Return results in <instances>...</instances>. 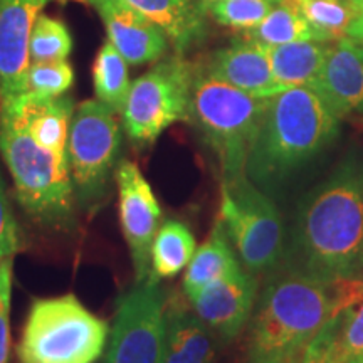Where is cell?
<instances>
[{"label":"cell","mask_w":363,"mask_h":363,"mask_svg":"<svg viewBox=\"0 0 363 363\" xmlns=\"http://www.w3.org/2000/svg\"><path fill=\"white\" fill-rule=\"evenodd\" d=\"M281 266L323 283L363 278V167L355 157L299 201Z\"/></svg>","instance_id":"obj_1"},{"label":"cell","mask_w":363,"mask_h":363,"mask_svg":"<svg viewBox=\"0 0 363 363\" xmlns=\"http://www.w3.org/2000/svg\"><path fill=\"white\" fill-rule=\"evenodd\" d=\"M337 303V283L279 266L267 274L247 325V363H305Z\"/></svg>","instance_id":"obj_2"},{"label":"cell","mask_w":363,"mask_h":363,"mask_svg":"<svg viewBox=\"0 0 363 363\" xmlns=\"http://www.w3.org/2000/svg\"><path fill=\"white\" fill-rule=\"evenodd\" d=\"M340 120L313 88H289L267 101L249 152L246 174L266 194L276 192L337 140Z\"/></svg>","instance_id":"obj_3"},{"label":"cell","mask_w":363,"mask_h":363,"mask_svg":"<svg viewBox=\"0 0 363 363\" xmlns=\"http://www.w3.org/2000/svg\"><path fill=\"white\" fill-rule=\"evenodd\" d=\"M0 153L26 214L45 229H71L76 194L69 155L40 147L7 103H0Z\"/></svg>","instance_id":"obj_4"},{"label":"cell","mask_w":363,"mask_h":363,"mask_svg":"<svg viewBox=\"0 0 363 363\" xmlns=\"http://www.w3.org/2000/svg\"><path fill=\"white\" fill-rule=\"evenodd\" d=\"M267 101L212 78L195 65L189 121L216 153L222 177L246 174Z\"/></svg>","instance_id":"obj_5"},{"label":"cell","mask_w":363,"mask_h":363,"mask_svg":"<svg viewBox=\"0 0 363 363\" xmlns=\"http://www.w3.org/2000/svg\"><path fill=\"white\" fill-rule=\"evenodd\" d=\"M110 326L74 294L35 299L17 355L22 363H94L106 347Z\"/></svg>","instance_id":"obj_6"},{"label":"cell","mask_w":363,"mask_h":363,"mask_svg":"<svg viewBox=\"0 0 363 363\" xmlns=\"http://www.w3.org/2000/svg\"><path fill=\"white\" fill-rule=\"evenodd\" d=\"M240 264L254 276L269 274L283 262V219L264 190L247 174L222 177L219 219Z\"/></svg>","instance_id":"obj_7"},{"label":"cell","mask_w":363,"mask_h":363,"mask_svg":"<svg viewBox=\"0 0 363 363\" xmlns=\"http://www.w3.org/2000/svg\"><path fill=\"white\" fill-rule=\"evenodd\" d=\"M194 71L195 65L184 54H174L131 83L121 111L123 128L131 142L150 147L172 125L189 121Z\"/></svg>","instance_id":"obj_8"},{"label":"cell","mask_w":363,"mask_h":363,"mask_svg":"<svg viewBox=\"0 0 363 363\" xmlns=\"http://www.w3.org/2000/svg\"><path fill=\"white\" fill-rule=\"evenodd\" d=\"M116 115L99 99H86L72 116L67 155L76 201L88 212L106 197L115 170L121 145Z\"/></svg>","instance_id":"obj_9"},{"label":"cell","mask_w":363,"mask_h":363,"mask_svg":"<svg viewBox=\"0 0 363 363\" xmlns=\"http://www.w3.org/2000/svg\"><path fill=\"white\" fill-rule=\"evenodd\" d=\"M165 343V298L148 276L118 299L106 363H163Z\"/></svg>","instance_id":"obj_10"},{"label":"cell","mask_w":363,"mask_h":363,"mask_svg":"<svg viewBox=\"0 0 363 363\" xmlns=\"http://www.w3.org/2000/svg\"><path fill=\"white\" fill-rule=\"evenodd\" d=\"M116 184L121 230L133 261L136 283H142L152 272V246L160 230L162 208L136 163H120Z\"/></svg>","instance_id":"obj_11"},{"label":"cell","mask_w":363,"mask_h":363,"mask_svg":"<svg viewBox=\"0 0 363 363\" xmlns=\"http://www.w3.org/2000/svg\"><path fill=\"white\" fill-rule=\"evenodd\" d=\"M259 281L246 269L206 286L189 298L192 310L222 342H233L249 325Z\"/></svg>","instance_id":"obj_12"},{"label":"cell","mask_w":363,"mask_h":363,"mask_svg":"<svg viewBox=\"0 0 363 363\" xmlns=\"http://www.w3.org/2000/svg\"><path fill=\"white\" fill-rule=\"evenodd\" d=\"M51 2L69 0H0V99L27 91L30 33L35 19Z\"/></svg>","instance_id":"obj_13"},{"label":"cell","mask_w":363,"mask_h":363,"mask_svg":"<svg viewBox=\"0 0 363 363\" xmlns=\"http://www.w3.org/2000/svg\"><path fill=\"white\" fill-rule=\"evenodd\" d=\"M106 27L108 40L128 65L138 66L160 61L169 49L165 30L135 11L125 0H86Z\"/></svg>","instance_id":"obj_14"},{"label":"cell","mask_w":363,"mask_h":363,"mask_svg":"<svg viewBox=\"0 0 363 363\" xmlns=\"http://www.w3.org/2000/svg\"><path fill=\"white\" fill-rule=\"evenodd\" d=\"M201 69L212 78L257 98H271L281 93L264 45L244 38H235L225 48L217 49L199 62Z\"/></svg>","instance_id":"obj_15"},{"label":"cell","mask_w":363,"mask_h":363,"mask_svg":"<svg viewBox=\"0 0 363 363\" xmlns=\"http://www.w3.org/2000/svg\"><path fill=\"white\" fill-rule=\"evenodd\" d=\"M313 89L340 121L363 113V59L355 40L343 38L331 43Z\"/></svg>","instance_id":"obj_16"},{"label":"cell","mask_w":363,"mask_h":363,"mask_svg":"<svg viewBox=\"0 0 363 363\" xmlns=\"http://www.w3.org/2000/svg\"><path fill=\"white\" fill-rule=\"evenodd\" d=\"M179 294L165 301L167 343L163 363H214L216 335Z\"/></svg>","instance_id":"obj_17"},{"label":"cell","mask_w":363,"mask_h":363,"mask_svg":"<svg viewBox=\"0 0 363 363\" xmlns=\"http://www.w3.org/2000/svg\"><path fill=\"white\" fill-rule=\"evenodd\" d=\"M320 337L335 363L363 357V278L337 283V303Z\"/></svg>","instance_id":"obj_18"},{"label":"cell","mask_w":363,"mask_h":363,"mask_svg":"<svg viewBox=\"0 0 363 363\" xmlns=\"http://www.w3.org/2000/svg\"><path fill=\"white\" fill-rule=\"evenodd\" d=\"M165 30L177 54H185L207 35V13L194 0H125Z\"/></svg>","instance_id":"obj_19"},{"label":"cell","mask_w":363,"mask_h":363,"mask_svg":"<svg viewBox=\"0 0 363 363\" xmlns=\"http://www.w3.org/2000/svg\"><path fill=\"white\" fill-rule=\"evenodd\" d=\"M331 48L330 40L308 39L266 48L271 69L281 89L313 88Z\"/></svg>","instance_id":"obj_20"},{"label":"cell","mask_w":363,"mask_h":363,"mask_svg":"<svg viewBox=\"0 0 363 363\" xmlns=\"http://www.w3.org/2000/svg\"><path fill=\"white\" fill-rule=\"evenodd\" d=\"M244 267L240 264L238 252L229 238H227L224 227L219 220L214 224L211 235L206 242L197 249L192 261L187 266V274L184 278V293L190 298L208 284L216 281L229 278L238 274Z\"/></svg>","instance_id":"obj_21"},{"label":"cell","mask_w":363,"mask_h":363,"mask_svg":"<svg viewBox=\"0 0 363 363\" xmlns=\"http://www.w3.org/2000/svg\"><path fill=\"white\" fill-rule=\"evenodd\" d=\"M239 35L264 48L294 43V40L318 39L310 22L303 16L298 0H281L259 24Z\"/></svg>","instance_id":"obj_22"},{"label":"cell","mask_w":363,"mask_h":363,"mask_svg":"<svg viewBox=\"0 0 363 363\" xmlns=\"http://www.w3.org/2000/svg\"><path fill=\"white\" fill-rule=\"evenodd\" d=\"M195 249L197 242L192 230L180 220H167L153 240L150 278H174L190 264Z\"/></svg>","instance_id":"obj_23"},{"label":"cell","mask_w":363,"mask_h":363,"mask_svg":"<svg viewBox=\"0 0 363 363\" xmlns=\"http://www.w3.org/2000/svg\"><path fill=\"white\" fill-rule=\"evenodd\" d=\"M93 86L96 99L115 113L123 111L131 88L128 61L110 40L104 43L93 62Z\"/></svg>","instance_id":"obj_24"},{"label":"cell","mask_w":363,"mask_h":363,"mask_svg":"<svg viewBox=\"0 0 363 363\" xmlns=\"http://www.w3.org/2000/svg\"><path fill=\"white\" fill-rule=\"evenodd\" d=\"M303 16L320 40L348 38L362 7L357 0H298Z\"/></svg>","instance_id":"obj_25"},{"label":"cell","mask_w":363,"mask_h":363,"mask_svg":"<svg viewBox=\"0 0 363 363\" xmlns=\"http://www.w3.org/2000/svg\"><path fill=\"white\" fill-rule=\"evenodd\" d=\"M72 52V35L61 19L40 16L35 19L29 39L30 62L66 61Z\"/></svg>","instance_id":"obj_26"},{"label":"cell","mask_w":363,"mask_h":363,"mask_svg":"<svg viewBox=\"0 0 363 363\" xmlns=\"http://www.w3.org/2000/svg\"><path fill=\"white\" fill-rule=\"evenodd\" d=\"M279 2L281 0H214L207 4L203 11L217 24L246 33L259 24Z\"/></svg>","instance_id":"obj_27"},{"label":"cell","mask_w":363,"mask_h":363,"mask_svg":"<svg viewBox=\"0 0 363 363\" xmlns=\"http://www.w3.org/2000/svg\"><path fill=\"white\" fill-rule=\"evenodd\" d=\"M74 84V69L66 61L30 62L27 72V91L38 98L65 96Z\"/></svg>","instance_id":"obj_28"},{"label":"cell","mask_w":363,"mask_h":363,"mask_svg":"<svg viewBox=\"0 0 363 363\" xmlns=\"http://www.w3.org/2000/svg\"><path fill=\"white\" fill-rule=\"evenodd\" d=\"M12 291V257H6L0 267V363H6L11 350V328H9V311H11Z\"/></svg>","instance_id":"obj_29"},{"label":"cell","mask_w":363,"mask_h":363,"mask_svg":"<svg viewBox=\"0 0 363 363\" xmlns=\"http://www.w3.org/2000/svg\"><path fill=\"white\" fill-rule=\"evenodd\" d=\"M21 251V234L16 217L9 206L6 187L0 177V256L13 257Z\"/></svg>","instance_id":"obj_30"},{"label":"cell","mask_w":363,"mask_h":363,"mask_svg":"<svg viewBox=\"0 0 363 363\" xmlns=\"http://www.w3.org/2000/svg\"><path fill=\"white\" fill-rule=\"evenodd\" d=\"M305 363H335L330 355V348L321 337H316L315 342L308 350Z\"/></svg>","instance_id":"obj_31"},{"label":"cell","mask_w":363,"mask_h":363,"mask_svg":"<svg viewBox=\"0 0 363 363\" xmlns=\"http://www.w3.org/2000/svg\"><path fill=\"white\" fill-rule=\"evenodd\" d=\"M348 38H352L355 40H363V9H362L360 16L357 17V21L353 22L350 33H348Z\"/></svg>","instance_id":"obj_32"},{"label":"cell","mask_w":363,"mask_h":363,"mask_svg":"<svg viewBox=\"0 0 363 363\" xmlns=\"http://www.w3.org/2000/svg\"><path fill=\"white\" fill-rule=\"evenodd\" d=\"M194 2H195V4H197V6H201L202 9H206V6H207V4L214 2V0H194ZM203 12H206V11H203Z\"/></svg>","instance_id":"obj_33"},{"label":"cell","mask_w":363,"mask_h":363,"mask_svg":"<svg viewBox=\"0 0 363 363\" xmlns=\"http://www.w3.org/2000/svg\"><path fill=\"white\" fill-rule=\"evenodd\" d=\"M353 40H355V39H353ZM355 43L358 45V52H360V56L363 59V40H355Z\"/></svg>","instance_id":"obj_34"},{"label":"cell","mask_w":363,"mask_h":363,"mask_svg":"<svg viewBox=\"0 0 363 363\" xmlns=\"http://www.w3.org/2000/svg\"><path fill=\"white\" fill-rule=\"evenodd\" d=\"M347 363H363V357L353 358V360H350V362H347Z\"/></svg>","instance_id":"obj_35"},{"label":"cell","mask_w":363,"mask_h":363,"mask_svg":"<svg viewBox=\"0 0 363 363\" xmlns=\"http://www.w3.org/2000/svg\"><path fill=\"white\" fill-rule=\"evenodd\" d=\"M357 2H358V4H360V7L363 9V0H357Z\"/></svg>","instance_id":"obj_36"}]
</instances>
